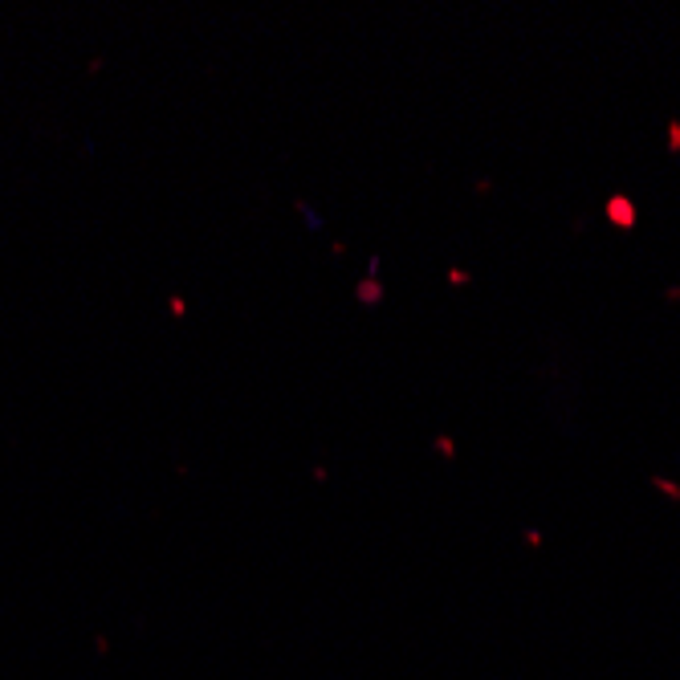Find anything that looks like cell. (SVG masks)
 Wrapping results in <instances>:
<instances>
[{"instance_id":"6da1fadb","label":"cell","mask_w":680,"mask_h":680,"mask_svg":"<svg viewBox=\"0 0 680 680\" xmlns=\"http://www.w3.org/2000/svg\"><path fill=\"white\" fill-rule=\"evenodd\" d=\"M603 216H607V225L619 228V232H635V228H640V208H635L632 196H623V192L607 196V204H603Z\"/></svg>"},{"instance_id":"7a4b0ae2","label":"cell","mask_w":680,"mask_h":680,"mask_svg":"<svg viewBox=\"0 0 680 680\" xmlns=\"http://www.w3.org/2000/svg\"><path fill=\"white\" fill-rule=\"evenodd\" d=\"M351 293H355V302L363 310H375V306H383V302H387V281H383V277H367V273H363Z\"/></svg>"},{"instance_id":"3957f363","label":"cell","mask_w":680,"mask_h":680,"mask_svg":"<svg viewBox=\"0 0 680 680\" xmlns=\"http://www.w3.org/2000/svg\"><path fill=\"white\" fill-rule=\"evenodd\" d=\"M648 485L664 497V502H672V505H680V481H672V477H664V472H652L648 477Z\"/></svg>"},{"instance_id":"277c9868","label":"cell","mask_w":680,"mask_h":680,"mask_svg":"<svg viewBox=\"0 0 680 680\" xmlns=\"http://www.w3.org/2000/svg\"><path fill=\"white\" fill-rule=\"evenodd\" d=\"M293 212H298V216H302V220H306V228L310 232H322V216H318V212H314V204H310L306 196H298V200H293Z\"/></svg>"},{"instance_id":"5b68a950","label":"cell","mask_w":680,"mask_h":680,"mask_svg":"<svg viewBox=\"0 0 680 680\" xmlns=\"http://www.w3.org/2000/svg\"><path fill=\"white\" fill-rule=\"evenodd\" d=\"M432 453H436L440 460H456V436L436 432V436H432Z\"/></svg>"},{"instance_id":"8992f818","label":"cell","mask_w":680,"mask_h":680,"mask_svg":"<svg viewBox=\"0 0 680 680\" xmlns=\"http://www.w3.org/2000/svg\"><path fill=\"white\" fill-rule=\"evenodd\" d=\"M664 151L668 155H680V118H668V127H664Z\"/></svg>"},{"instance_id":"52a82bcc","label":"cell","mask_w":680,"mask_h":680,"mask_svg":"<svg viewBox=\"0 0 680 680\" xmlns=\"http://www.w3.org/2000/svg\"><path fill=\"white\" fill-rule=\"evenodd\" d=\"M444 277H448V285H453V290H465V285H472V273H469V269H460V265H453Z\"/></svg>"},{"instance_id":"ba28073f","label":"cell","mask_w":680,"mask_h":680,"mask_svg":"<svg viewBox=\"0 0 680 680\" xmlns=\"http://www.w3.org/2000/svg\"><path fill=\"white\" fill-rule=\"evenodd\" d=\"M167 314H171V318H183V314H188V302H183L179 293H171V298H167Z\"/></svg>"},{"instance_id":"9c48e42d","label":"cell","mask_w":680,"mask_h":680,"mask_svg":"<svg viewBox=\"0 0 680 680\" xmlns=\"http://www.w3.org/2000/svg\"><path fill=\"white\" fill-rule=\"evenodd\" d=\"M521 542H526L530 550H538V546H542L546 538H542V530H534V526H530V530H521Z\"/></svg>"},{"instance_id":"30bf717a","label":"cell","mask_w":680,"mask_h":680,"mask_svg":"<svg viewBox=\"0 0 680 680\" xmlns=\"http://www.w3.org/2000/svg\"><path fill=\"white\" fill-rule=\"evenodd\" d=\"M493 188H497V183H493L489 176H477V179H472V192H477V196H493Z\"/></svg>"},{"instance_id":"8fae6325","label":"cell","mask_w":680,"mask_h":680,"mask_svg":"<svg viewBox=\"0 0 680 680\" xmlns=\"http://www.w3.org/2000/svg\"><path fill=\"white\" fill-rule=\"evenodd\" d=\"M310 481H314V485H326V481H330V469H326V465H310Z\"/></svg>"},{"instance_id":"7c38bea8","label":"cell","mask_w":680,"mask_h":680,"mask_svg":"<svg viewBox=\"0 0 680 680\" xmlns=\"http://www.w3.org/2000/svg\"><path fill=\"white\" fill-rule=\"evenodd\" d=\"M664 306H680V281H672L664 290Z\"/></svg>"},{"instance_id":"4fadbf2b","label":"cell","mask_w":680,"mask_h":680,"mask_svg":"<svg viewBox=\"0 0 680 680\" xmlns=\"http://www.w3.org/2000/svg\"><path fill=\"white\" fill-rule=\"evenodd\" d=\"M379 269H383V257L371 253V257H367V277H379Z\"/></svg>"},{"instance_id":"5bb4252c","label":"cell","mask_w":680,"mask_h":680,"mask_svg":"<svg viewBox=\"0 0 680 680\" xmlns=\"http://www.w3.org/2000/svg\"><path fill=\"white\" fill-rule=\"evenodd\" d=\"M586 225H591V220H586V216H574V225H570V232H574V237H579V232H586Z\"/></svg>"},{"instance_id":"9a60e30c","label":"cell","mask_w":680,"mask_h":680,"mask_svg":"<svg viewBox=\"0 0 680 680\" xmlns=\"http://www.w3.org/2000/svg\"><path fill=\"white\" fill-rule=\"evenodd\" d=\"M330 257H346V241H330Z\"/></svg>"}]
</instances>
